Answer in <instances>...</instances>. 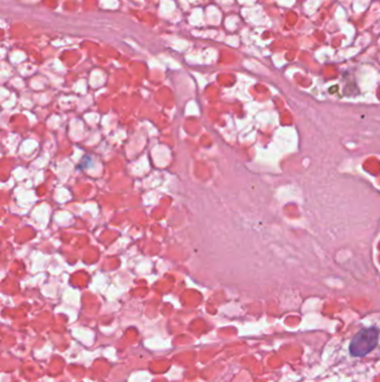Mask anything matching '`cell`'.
<instances>
[{
	"mask_svg": "<svg viewBox=\"0 0 380 382\" xmlns=\"http://www.w3.org/2000/svg\"><path fill=\"white\" fill-rule=\"evenodd\" d=\"M379 328L367 327L360 330L353 336L349 344V353L353 356L360 358L370 353L377 347L379 341Z\"/></svg>",
	"mask_w": 380,
	"mask_h": 382,
	"instance_id": "1",
	"label": "cell"
}]
</instances>
